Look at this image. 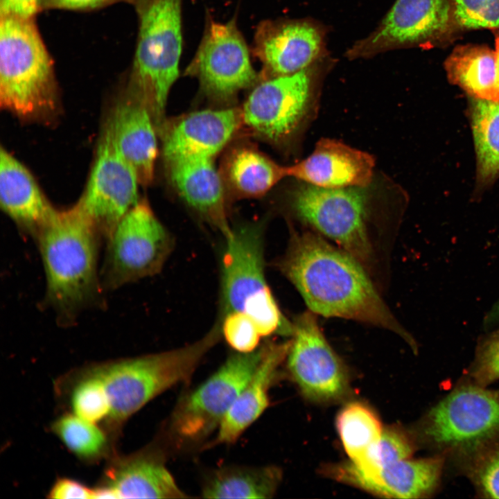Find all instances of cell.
<instances>
[{
  "instance_id": "obj_37",
  "label": "cell",
  "mask_w": 499,
  "mask_h": 499,
  "mask_svg": "<svg viewBox=\"0 0 499 499\" xmlns=\"http://www.w3.org/2000/svg\"><path fill=\"white\" fill-rule=\"evenodd\" d=\"M48 497L56 499L94 498V489L73 479L61 478L52 486Z\"/></svg>"
},
{
  "instance_id": "obj_42",
  "label": "cell",
  "mask_w": 499,
  "mask_h": 499,
  "mask_svg": "<svg viewBox=\"0 0 499 499\" xmlns=\"http://www.w3.org/2000/svg\"><path fill=\"white\" fill-rule=\"evenodd\" d=\"M495 56H496V73H497V82L499 90V31H498L495 35Z\"/></svg>"
},
{
  "instance_id": "obj_31",
  "label": "cell",
  "mask_w": 499,
  "mask_h": 499,
  "mask_svg": "<svg viewBox=\"0 0 499 499\" xmlns=\"http://www.w3.org/2000/svg\"><path fill=\"white\" fill-rule=\"evenodd\" d=\"M457 459L477 493L499 498V439L484 443Z\"/></svg>"
},
{
  "instance_id": "obj_19",
  "label": "cell",
  "mask_w": 499,
  "mask_h": 499,
  "mask_svg": "<svg viewBox=\"0 0 499 499\" xmlns=\"http://www.w3.org/2000/svg\"><path fill=\"white\" fill-rule=\"evenodd\" d=\"M242 123V112L236 108L189 113L165 128V160L180 157L213 159L232 139Z\"/></svg>"
},
{
  "instance_id": "obj_39",
  "label": "cell",
  "mask_w": 499,
  "mask_h": 499,
  "mask_svg": "<svg viewBox=\"0 0 499 499\" xmlns=\"http://www.w3.org/2000/svg\"><path fill=\"white\" fill-rule=\"evenodd\" d=\"M120 0H44L43 9L86 10L96 9Z\"/></svg>"
},
{
  "instance_id": "obj_4",
  "label": "cell",
  "mask_w": 499,
  "mask_h": 499,
  "mask_svg": "<svg viewBox=\"0 0 499 499\" xmlns=\"http://www.w3.org/2000/svg\"><path fill=\"white\" fill-rule=\"evenodd\" d=\"M57 102L53 60L34 18L1 17V107L33 119L53 113Z\"/></svg>"
},
{
  "instance_id": "obj_1",
  "label": "cell",
  "mask_w": 499,
  "mask_h": 499,
  "mask_svg": "<svg viewBox=\"0 0 499 499\" xmlns=\"http://www.w3.org/2000/svg\"><path fill=\"white\" fill-rule=\"evenodd\" d=\"M277 265L315 314L392 331L416 349L413 338L380 297L365 267L320 234L293 233Z\"/></svg>"
},
{
  "instance_id": "obj_21",
  "label": "cell",
  "mask_w": 499,
  "mask_h": 499,
  "mask_svg": "<svg viewBox=\"0 0 499 499\" xmlns=\"http://www.w3.org/2000/svg\"><path fill=\"white\" fill-rule=\"evenodd\" d=\"M213 159L180 157L166 161L170 180L182 199L225 238L233 227L227 217L225 182Z\"/></svg>"
},
{
  "instance_id": "obj_20",
  "label": "cell",
  "mask_w": 499,
  "mask_h": 499,
  "mask_svg": "<svg viewBox=\"0 0 499 499\" xmlns=\"http://www.w3.org/2000/svg\"><path fill=\"white\" fill-rule=\"evenodd\" d=\"M375 159L339 141L322 139L306 159L286 166L287 177L313 186L335 189L371 186Z\"/></svg>"
},
{
  "instance_id": "obj_28",
  "label": "cell",
  "mask_w": 499,
  "mask_h": 499,
  "mask_svg": "<svg viewBox=\"0 0 499 499\" xmlns=\"http://www.w3.org/2000/svg\"><path fill=\"white\" fill-rule=\"evenodd\" d=\"M471 127L478 177L489 182L499 174V100L474 98Z\"/></svg>"
},
{
  "instance_id": "obj_38",
  "label": "cell",
  "mask_w": 499,
  "mask_h": 499,
  "mask_svg": "<svg viewBox=\"0 0 499 499\" xmlns=\"http://www.w3.org/2000/svg\"><path fill=\"white\" fill-rule=\"evenodd\" d=\"M44 0H0V16L34 18L43 9Z\"/></svg>"
},
{
  "instance_id": "obj_29",
  "label": "cell",
  "mask_w": 499,
  "mask_h": 499,
  "mask_svg": "<svg viewBox=\"0 0 499 499\" xmlns=\"http://www.w3.org/2000/svg\"><path fill=\"white\" fill-rule=\"evenodd\" d=\"M336 424L344 450L353 463L364 457L383 430L376 415L358 402L349 403L340 412Z\"/></svg>"
},
{
  "instance_id": "obj_35",
  "label": "cell",
  "mask_w": 499,
  "mask_h": 499,
  "mask_svg": "<svg viewBox=\"0 0 499 499\" xmlns=\"http://www.w3.org/2000/svg\"><path fill=\"white\" fill-rule=\"evenodd\" d=\"M499 379V329L479 342L466 380L488 386Z\"/></svg>"
},
{
  "instance_id": "obj_6",
  "label": "cell",
  "mask_w": 499,
  "mask_h": 499,
  "mask_svg": "<svg viewBox=\"0 0 499 499\" xmlns=\"http://www.w3.org/2000/svg\"><path fill=\"white\" fill-rule=\"evenodd\" d=\"M418 435L439 454L454 458L499 439V390L464 380L426 413Z\"/></svg>"
},
{
  "instance_id": "obj_33",
  "label": "cell",
  "mask_w": 499,
  "mask_h": 499,
  "mask_svg": "<svg viewBox=\"0 0 499 499\" xmlns=\"http://www.w3.org/2000/svg\"><path fill=\"white\" fill-rule=\"evenodd\" d=\"M85 371L71 391V409L75 415L96 423L109 417L110 400L103 380L87 369Z\"/></svg>"
},
{
  "instance_id": "obj_41",
  "label": "cell",
  "mask_w": 499,
  "mask_h": 499,
  "mask_svg": "<svg viewBox=\"0 0 499 499\" xmlns=\"http://www.w3.org/2000/svg\"><path fill=\"white\" fill-rule=\"evenodd\" d=\"M132 4L138 12L139 15L149 5L152 0H127Z\"/></svg>"
},
{
  "instance_id": "obj_27",
  "label": "cell",
  "mask_w": 499,
  "mask_h": 499,
  "mask_svg": "<svg viewBox=\"0 0 499 499\" xmlns=\"http://www.w3.org/2000/svg\"><path fill=\"white\" fill-rule=\"evenodd\" d=\"M223 180L238 196L259 198L287 177L286 166L251 148H240L229 156Z\"/></svg>"
},
{
  "instance_id": "obj_5",
  "label": "cell",
  "mask_w": 499,
  "mask_h": 499,
  "mask_svg": "<svg viewBox=\"0 0 499 499\" xmlns=\"http://www.w3.org/2000/svg\"><path fill=\"white\" fill-rule=\"evenodd\" d=\"M182 0H152L139 14L138 42L128 89L163 125L170 90L179 75Z\"/></svg>"
},
{
  "instance_id": "obj_36",
  "label": "cell",
  "mask_w": 499,
  "mask_h": 499,
  "mask_svg": "<svg viewBox=\"0 0 499 499\" xmlns=\"http://www.w3.org/2000/svg\"><path fill=\"white\" fill-rule=\"evenodd\" d=\"M456 24L465 28L499 29V0H453Z\"/></svg>"
},
{
  "instance_id": "obj_30",
  "label": "cell",
  "mask_w": 499,
  "mask_h": 499,
  "mask_svg": "<svg viewBox=\"0 0 499 499\" xmlns=\"http://www.w3.org/2000/svg\"><path fill=\"white\" fill-rule=\"evenodd\" d=\"M51 428L66 447L81 459L92 460L106 450L107 439L105 432L96 423L73 413L58 418Z\"/></svg>"
},
{
  "instance_id": "obj_23",
  "label": "cell",
  "mask_w": 499,
  "mask_h": 499,
  "mask_svg": "<svg viewBox=\"0 0 499 499\" xmlns=\"http://www.w3.org/2000/svg\"><path fill=\"white\" fill-rule=\"evenodd\" d=\"M0 204L18 229L34 240L56 211L30 170L3 148L0 151Z\"/></svg>"
},
{
  "instance_id": "obj_26",
  "label": "cell",
  "mask_w": 499,
  "mask_h": 499,
  "mask_svg": "<svg viewBox=\"0 0 499 499\" xmlns=\"http://www.w3.org/2000/svg\"><path fill=\"white\" fill-rule=\"evenodd\" d=\"M281 480L276 466H225L206 480L201 494L204 498H270Z\"/></svg>"
},
{
  "instance_id": "obj_13",
  "label": "cell",
  "mask_w": 499,
  "mask_h": 499,
  "mask_svg": "<svg viewBox=\"0 0 499 499\" xmlns=\"http://www.w3.org/2000/svg\"><path fill=\"white\" fill-rule=\"evenodd\" d=\"M138 175L103 130L85 191L77 202L102 239L139 201Z\"/></svg>"
},
{
  "instance_id": "obj_14",
  "label": "cell",
  "mask_w": 499,
  "mask_h": 499,
  "mask_svg": "<svg viewBox=\"0 0 499 499\" xmlns=\"http://www.w3.org/2000/svg\"><path fill=\"white\" fill-rule=\"evenodd\" d=\"M292 336L288 369L304 396L320 402L344 397L349 389L347 373L322 331L316 314L306 310L297 316Z\"/></svg>"
},
{
  "instance_id": "obj_32",
  "label": "cell",
  "mask_w": 499,
  "mask_h": 499,
  "mask_svg": "<svg viewBox=\"0 0 499 499\" xmlns=\"http://www.w3.org/2000/svg\"><path fill=\"white\" fill-rule=\"evenodd\" d=\"M414 449V439L409 434L399 428H387L359 462H350L358 471L369 474L394 462L410 458Z\"/></svg>"
},
{
  "instance_id": "obj_3",
  "label": "cell",
  "mask_w": 499,
  "mask_h": 499,
  "mask_svg": "<svg viewBox=\"0 0 499 499\" xmlns=\"http://www.w3.org/2000/svg\"><path fill=\"white\" fill-rule=\"evenodd\" d=\"M219 324L217 322L202 338L180 348L87 368L105 385L111 403L108 420L121 423L164 392L187 383L222 336Z\"/></svg>"
},
{
  "instance_id": "obj_25",
  "label": "cell",
  "mask_w": 499,
  "mask_h": 499,
  "mask_svg": "<svg viewBox=\"0 0 499 499\" xmlns=\"http://www.w3.org/2000/svg\"><path fill=\"white\" fill-rule=\"evenodd\" d=\"M444 67L449 80L474 98L499 100L495 52L489 47L458 46Z\"/></svg>"
},
{
  "instance_id": "obj_18",
  "label": "cell",
  "mask_w": 499,
  "mask_h": 499,
  "mask_svg": "<svg viewBox=\"0 0 499 499\" xmlns=\"http://www.w3.org/2000/svg\"><path fill=\"white\" fill-rule=\"evenodd\" d=\"M157 129L148 106L127 89L112 107L103 130L135 169L143 185L154 177Z\"/></svg>"
},
{
  "instance_id": "obj_12",
  "label": "cell",
  "mask_w": 499,
  "mask_h": 499,
  "mask_svg": "<svg viewBox=\"0 0 499 499\" xmlns=\"http://www.w3.org/2000/svg\"><path fill=\"white\" fill-rule=\"evenodd\" d=\"M186 73L198 79L207 96L219 100L232 98L257 80L247 44L233 19L209 22Z\"/></svg>"
},
{
  "instance_id": "obj_10",
  "label": "cell",
  "mask_w": 499,
  "mask_h": 499,
  "mask_svg": "<svg viewBox=\"0 0 499 499\" xmlns=\"http://www.w3.org/2000/svg\"><path fill=\"white\" fill-rule=\"evenodd\" d=\"M326 61V58L295 73L261 80L244 103L243 122L267 141H287L310 111Z\"/></svg>"
},
{
  "instance_id": "obj_15",
  "label": "cell",
  "mask_w": 499,
  "mask_h": 499,
  "mask_svg": "<svg viewBox=\"0 0 499 499\" xmlns=\"http://www.w3.org/2000/svg\"><path fill=\"white\" fill-rule=\"evenodd\" d=\"M224 238L220 265L221 316L234 311L245 312L272 294L265 274L261 225L233 227Z\"/></svg>"
},
{
  "instance_id": "obj_2",
  "label": "cell",
  "mask_w": 499,
  "mask_h": 499,
  "mask_svg": "<svg viewBox=\"0 0 499 499\" xmlns=\"http://www.w3.org/2000/svg\"><path fill=\"white\" fill-rule=\"evenodd\" d=\"M102 240L78 203L56 209L35 239L46 278L44 305L61 326L72 325L83 310L102 304Z\"/></svg>"
},
{
  "instance_id": "obj_8",
  "label": "cell",
  "mask_w": 499,
  "mask_h": 499,
  "mask_svg": "<svg viewBox=\"0 0 499 499\" xmlns=\"http://www.w3.org/2000/svg\"><path fill=\"white\" fill-rule=\"evenodd\" d=\"M106 241L100 270L104 291L157 274L173 247L170 234L143 200L122 218Z\"/></svg>"
},
{
  "instance_id": "obj_34",
  "label": "cell",
  "mask_w": 499,
  "mask_h": 499,
  "mask_svg": "<svg viewBox=\"0 0 499 499\" xmlns=\"http://www.w3.org/2000/svg\"><path fill=\"white\" fill-rule=\"evenodd\" d=\"M218 322L222 338L236 352L251 353L260 347L262 336L255 323L245 313H228Z\"/></svg>"
},
{
  "instance_id": "obj_24",
  "label": "cell",
  "mask_w": 499,
  "mask_h": 499,
  "mask_svg": "<svg viewBox=\"0 0 499 499\" xmlns=\"http://www.w3.org/2000/svg\"><path fill=\"white\" fill-rule=\"evenodd\" d=\"M290 342L264 344L261 362L222 419L208 448L235 442L263 413L269 405L270 387L278 368L286 359Z\"/></svg>"
},
{
  "instance_id": "obj_7",
  "label": "cell",
  "mask_w": 499,
  "mask_h": 499,
  "mask_svg": "<svg viewBox=\"0 0 499 499\" xmlns=\"http://www.w3.org/2000/svg\"><path fill=\"white\" fill-rule=\"evenodd\" d=\"M371 186L328 189L301 183L290 195L295 216L347 251L365 268L374 263L368 231Z\"/></svg>"
},
{
  "instance_id": "obj_16",
  "label": "cell",
  "mask_w": 499,
  "mask_h": 499,
  "mask_svg": "<svg viewBox=\"0 0 499 499\" xmlns=\"http://www.w3.org/2000/svg\"><path fill=\"white\" fill-rule=\"evenodd\" d=\"M326 30L311 19L266 20L256 28L254 55L262 79L299 72L327 57Z\"/></svg>"
},
{
  "instance_id": "obj_11",
  "label": "cell",
  "mask_w": 499,
  "mask_h": 499,
  "mask_svg": "<svg viewBox=\"0 0 499 499\" xmlns=\"http://www.w3.org/2000/svg\"><path fill=\"white\" fill-rule=\"evenodd\" d=\"M456 24L453 0H396L378 26L356 41L344 55L350 60L386 51L428 44Z\"/></svg>"
},
{
  "instance_id": "obj_9",
  "label": "cell",
  "mask_w": 499,
  "mask_h": 499,
  "mask_svg": "<svg viewBox=\"0 0 499 499\" xmlns=\"http://www.w3.org/2000/svg\"><path fill=\"white\" fill-rule=\"evenodd\" d=\"M264 349L262 345L251 353L235 351L204 382L179 401L168 424L177 443L196 444L218 430L256 369Z\"/></svg>"
},
{
  "instance_id": "obj_17",
  "label": "cell",
  "mask_w": 499,
  "mask_h": 499,
  "mask_svg": "<svg viewBox=\"0 0 499 499\" xmlns=\"http://www.w3.org/2000/svg\"><path fill=\"white\" fill-rule=\"evenodd\" d=\"M446 457L405 459L390 464L379 471L365 474L351 462L333 466L331 477L377 496L394 498H423L437 489L443 474Z\"/></svg>"
},
{
  "instance_id": "obj_40",
  "label": "cell",
  "mask_w": 499,
  "mask_h": 499,
  "mask_svg": "<svg viewBox=\"0 0 499 499\" xmlns=\"http://www.w3.org/2000/svg\"><path fill=\"white\" fill-rule=\"evenodd\" d=\"M499 323V300L493 305L484 319L485 326H492Z\"/></svg>"
},
{
  "instance_id": "obj_22",
  "label": "cell",
  "mask_w": 499,
  "mask_h": 499,
  "mask_svg": "<svg viewBox=\"0 0 499 499\" xmlns=\"http://www.w3.org/2000/svg\"><path fill=\"white\" fill-rule=\"evenodd\" d=\"M117 498H186L165 465L163 455L146 448L116 457L108 465L102 484Z\"/></svg>"
}]
</instances>
